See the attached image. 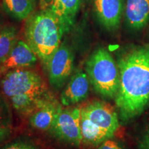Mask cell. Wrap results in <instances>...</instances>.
Segmentation results:
<instances>
[{"instance_id":"cell-7","label":"cell","mask_w":149,"mask_h":149,"mask_svg":"<svg viewBox=\"0 0 149 149\" xmlns=\"http://www.w3.org/2000/svg\"><path fill=\"white\" fill-rule=\"evenodd\" d=\"M74 68V55L66 43H61L52 57L48 67L49 83L59 90L68 81Z\"/></svg>"},{"instance_id":"cell-16","label":"cell","mask_w":149,"mask_h":149,"mask_svg":"<svg viewBox=\"0 0 149 149\" xmlns=\"http://www.w3.org/2000/svg\"><path fill=\"white\" fill-rule=\"evenodd\" d=\"M13 124V115L9 103L0 92V126L11 127Z\"/></svg>"},{"instance_id":"cell-4","label":"cell","mask_w":149,"mask_h":149,"mask_svg":"<svg viewBox=\"0 0 149 149\" xmlns=\"http://www.w3.org/2000/svg\"><path fill=\"white\" fill-rule=\"evenodd\" d=\"M119 126L118 114L108 102L93 101L81 107V144L97 147L113 138Z\"/></svg>"},{"instance_id":"cell-19","label":"cell","mask_w":149,"mask_h":149,"mask_svg":"<svg viewBox=\"0 0 149 149\" xmlns=\"http://www.w3.org/2000/svg\"><path fill=\"white\" fill-rule=\"evenodd\" d=\"M138 149H149V129L144 132L137 143Z\"/></svg>"},{"instance_id":"cell-22","label":"cell","mask_w":149,"mask_h":149,"mask_svg":"<svg viewBox=\"0 0 149 149\" xmlns=\"http://www.w3.org/2000/svg\"><path fill=\"white\" fill-rule=\"evenodd\" d=\"M1 30V22H0V31Z\"/></svg>"},{"instance_id":"cell-5","label":"cell","mask_w":149,"mask_h":149,"mask_svg":"<svg viewBox=\"0 0 149 149\" xmlns=\"http://www.w3.org/2000/svg\"><path fill=\"white\" fill-rule=\"evenodd\" d=\"M86 72L98 95L108 100L115 98L120 86V72L117 62L105 48H97L89 56Z\"/></svg>"},{"instance_id":"cell-9","label":"cell","mask_w":149,"mask_h":149,"mask_svg":"<svg viewBox=\"0 0 149 149\" xmlns=\"http://www.w3.org/2000/svg\"><path fill=\"white\" fill-rule=\"evenodd\" d=\"M90 81L87 74L80 70L76 72L67 82L60 96L64 107H73L88 97Z\"/></svg>"},{"instance_id":"cell-3","label":"cell","mask_w":149,"mask_h":149,"mask_svg":"<svg viewBox=\"0 0 149 149\" xmlns=\"http://www.w3.org/2000/svg\"><path fill=\"white\" fill-rule=\"evenodd\" d=\"M64 26L51 8H44L27 18L24 27L26 42L47 72L52 57L61 44Z\"/></svg>"},{"instance_id":"cell-6","label":"cell","mask_w":149,"mask_h":149,"mask_svg":"<svg viewBox=\"0 0 149 149\" xmlns=\"http://www.w3.org/2000/svg\"><path fill=\"white\" fill-rule=\"evenodd\" d=\"M56 139L75 146L81 144V107H68L58 113L50 128Z\"/></svg>"},{"instance_id":"cell-11","label":"cell","mask_w":149,"mask_h":149,"mask_svg":"<svg viewBox=\"0 0 149 149\" xmlns=\"http://www.w3.org/2000/svg\"><path fill=\"white\" fill-rule=\"evenodd\" d=\"M124 18L126 26L138 32L149 24V0H125Z\"/></svg>"},{"instance_id":"cell-13","label":"cell","mask_w":149,"mask_h":149,"mask_svg":"<svg viewBox=\"0 0 149 149\" xmlns=\"http://www.w3.org/2000/svg\"><path fill=\"white\" fill-rule=\"evenodd\" d=\"M62 107L57 100L48 102L29 117L33 128L40 130H49Z\"/></svg>"},{"instance_id":"cell-10","label":"cell","mask_w":149,"mask_h":149,"mask_svg":"<svg viewBox=\"0 0 149 149\" xmlns=\"http://www.w3.org/2000/svg\"><path fill=\"white\" fill-rule=\"evenodd\" d=\"M37 61V55L27 43L19 40L8 57L0 64V79L11 70L33 66Z\"/></svg>"},{"instance_id":"cell-17","label":"cell","mask_w":149,"mask_h":149,"mask_svg":"<svg viewBox=\"0 0 149 149\" xmlns=\"http://www.w3.org/2000/svg\"><path fill=\"white\" fill-rule=\"evenodd\" d=\"M0 149H37L35 144L26 140H17L3 146Z\"/></svg>"},{"instance_id":"cell-21","label":"cell","mask_w":149,"mask_h":149,"mask_svg":"<svg viewBox=\"0 0 149 149\" xmlns=\"http://www.w3.org/2000/svg\"><path fill=\"white\" fill-rule=\"evenodd\" d=\"M54 0H41V2L43 3L44 5H46V6H52L53 4Z\"/></svg>"},{"instance_id":"cell-18","label":"cell","mask_w":149,"mask_h":149,"mask_svg":"<svg viewBox=\"0 0 149 149\" xmlns=\"http://www.w3.org/2000/svg\"><path fill=\"white\" fill-rule=\"evenodd\" d=\"M97 149H125L120 142L115 139H109L97 147Z\"/></svg>"},{"instance_id":"cell-1","label":"cell","mask_w":149,"mask_h":149,"mask_svg":"<svg viewBox=\"0 0 149 149\" xmlns=\"http://www.w3.org/2000/svg\"><path fill=\"white\" fill-rule=\"evenodd\" d=\"M120 86L115 98L119 116L128 123L149 106V45L127 47L117 55Z\"/></svg>"},{"instance_id":"cell-15","label":"cell","mask_w":149,"mask_h":149,"mask_svg":"<svg viewBox=\"0 0 149 149\" xmlns=\"http://www.w3.org/2000/svg\"><path fill=\"white\" fill-rule=\"evenodd\" d=\"M17 42V32L14 26H5L0 31V64L5 60Z\"/></svg>"},{"instance_id":"cell-8","label":"cell","mask_w":149,"mask_h":149,"mask_svg":"<svg viewBox=\"0 0 149 149\" xmlns=\"http://www.w3.org/2000/svg\"><path fill=\"white\" fill-rule=\"evenodd\" d=\"M94 10L98 22L109 31L120 27L124 10V0H93Z\"/></svg>"},{"instance_id":"cell-2","label":"cell","mask_w":149,"mask_h":149,"mask_svg":"<svg viewBox=\"0 0 149 149\" xmlns=\"http://www.w3.org/2000/svg\"><path fill=\"white\" fill-rule=\"evenodd\" d=\"M0 88L17 113L26 117L55 100L40 74L26 68L7 72L0 79Z\"/></svg>"},{"instance_id":"cell-12","label":"cell","mask_w":149,"mask_h":149,"mask_svg":"<svg viewBox=\"0 0 149 149\" xmlns=\"http://www.w3.org/2000/svg\"><path fill=\"white\" fill-rule=\"evenodd\" d=\"M86 0H54L51 6L60 18L64 33L68 32L75 22L79 11Z\"/></svg>"},{"instance_id":"cell-20","label":"cell","mask_w":149,"mask_h":149,"mask_svg":"<svg viewBox=\"0 0 149 149\" xmlns=\"http://www.w3.org/2000/svg\"><path fill=\"white\" fill-rule=\"evenodd\" d=\"M11 133V127L0 126V142L6 139Z\"/></svg>"},{"instance_id":"cell-14","label":"cell","mask_w":149,"mask_h":149,"mask_svg":"<svg viewBox=\"0 0 149 149\" xmlns=\"http://www.w3.org/2000/svg\"><path fill=\"white\" fill-rule=\"evenodd\" d=\"M2 2L5 10L19 20L27 19L35 8V0H2Z\"/></svg>"}]
</instances>
